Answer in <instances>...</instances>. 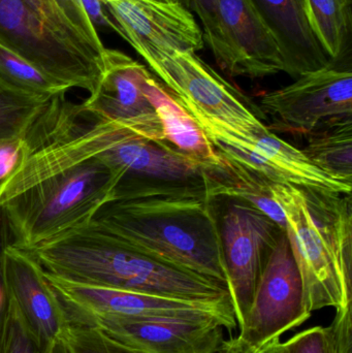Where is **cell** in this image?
<instances>
[{"instance_id": "21", "label": "cell", "mask_w": 352, "mask_h": 353, "mask_svg": "<svg viewBox=\"0 0 352 353\" xmlns=\"http://www.w3.org/2000/svg\"><path fill=\"white\" fill-rule=\"evenodd\" d=\"M314 39L332 62L343 59L351 28V0H300Z\"/></svg>"}, {"instance_id": "26", "label": "cell", "mask_w": 352, "mask_h": 353, "mask_svg": "<svg viewBox=\"0 0 352 353\" xmlns=\"http://www.w3.org/2000/svg\"><path fill=\"white\" fill-rule=\"evenodd\" d=\"M63 341L68 353H134L88 325H70Z\"/></svg>"}, {"instance_id": "12", "label": "cell", "mask_w": 352, "mask_h": 353, "mask_svg": "<svg viewBox=\"0 0 352 353\" xmlns=\"http://www.w3.org/2000/svg\"><path fill=\"white\" fill-rule=\"evenodd\" d=\"M220 228L229 272V292L238 327L247 316L258 278L284 230L269 216L241 199H227Z\"/></svg>"}, {"instance_id": "34", "label": "cell", "mask_w": 352, "mask_h": 353, "mask_svg": "<svg viewBox=\"0 0 352 353\" xmlns=\"http://www.w3.org/2000/svg\"><path fill=\"white\" fill-rule=\"evenodd\" d=\"M260 353H287V352H285L283 342H281V340H278V341L267 346Z\"/></svg>"}, {"instance_id": "9", "label": "cell", "mask_w": 352, "mask_h": 353, "mask_svg": "<svg viewBox=\"0 0 352 353\" xmlns=\"http://www.w3.org/2000/svg\"><path fill=\"white\" fill-rule=\"evenodd\" d=\"M0 43L66 86L94 90L103 62L56 34L24 0H0Z\"/></svg>"}, {"instance_id": "23", "label": "cell", "mask_w": 352, "mask_h": 353, "mask_svg": "<svg viewBox=\"0 0 352 353\" xmlns=\"http://www.w3.org/2000/svg\"><path fill=\"white\" fill-rule=\"evenodd\" d=\"M0 80L14 88L39 97H57L65 94L70 89L35 68L2 43H0Z\"/></svg>"}, {"instance_id": "5", "label": "cell", "mask_w": 352, "mask_h": 353, "mask_svg": "<svg viewBox=\"0 0 352 353\" xmlns=\"http://www.w3.org/2000/svg\"><path fill=\"white\" fill-rule=\"evenodd\" d=\"M95 157L117 179L112 203L190 188L213 189L225 169H211L165 141L149 138L118 122L107 146Z\"/></svg>"}, {"instance_id": "33", "label": "cell", "mask_w": 352, "mask_h": 353, "mask_svg": "<svg viewBox=\"0 0 352 353\" xmlns=\"http://www.w3.org/2000/svg\"><path fill=\"white\" fill-rule=\"evenodd\" d=\"M258 350L250 347L243 340L239 337L231 338V339H225L222 345L219 348L217 353H260Z\"/></svg>"}, {"instance_id": "22", "label": "cell", "mask_w": 352, "mask_h": 353, "mask_svg": "<svg viewBox=\"0 0 352 353\" xmlns=\"http://www.w3.org/2000/svg\"><path fill=\"white\" fill-rule=\"evenodd\" d=\"M51 99L24 92L0 80V141L22 138Z\"/></svg>"}, {"instance_id": "14", "label": "cell", "mask_w": 352, "mask_h": 353, "mask_svg": "<svg viewBox=\"0 0 352 353\" xmlns=\"http://www.w3.org/2000/svg\"><path fill=\"white\" fill-rule=\"evenodd\" d=\"M134 50L196 52L204 48L202 28L181 0H101Z\"/></svg>"}, {"instance_id": "18", "label": "cell", "mask_w": 352, "mask_h": 353, "mask_svg": "<svg viewBox=\"0 0 352 353\" xmlns=\"http://www.w3.org/2000/svg\"><path fill=\"white\" fill-rule=\"evenodd\" d=\"M254 1L282 46L289 76L297 79L332 63L314 39L300 0Z\"/></svg>"}, {"instance_id": "16", "label": "cell", "mask_w": 352, "mask_h": 353, "mask_svg": "<svg viewBox=\"0 0 352 353\" xmlns=\"http://www.w3.org/2000/svg\"><path fill=\"white\" fill-rule=\"evenodd\" d=\"M233 60L231 77L262 79L287 74L282 46L254 0H217Z\"/></svg>"}, {"instance_id": "27", "label": "cell", "mask_w": 352, "mask_h": 353, "mask_svg": "<svg viewBox=\"0 0 352 353\" xmlns=\"http://www.w3.org/2000/svg\"><path fill=\"white\" fill-rule=\"evenodd\" d=\"M0 353H43L31 337L16 305L10 300L0 338Z\"/></svg>"}, {"instance_id": "28", "label": "cell", "mask_w": 352, "mask_h": 353, "mask_svg": "<svg viewBox=\"0 0 352 353\" xmlns=\"http://www.w3.org/2000/svg\"><path fill=\"white\" fill-rule=\"evenodd\" d=\"M76 32L99 54L103 56L107 48L99 39L96 28L87 16L80 0H54Z\"/></svg>"}, {"instance_id": "35", "label": "cell", "mask_w": 352, "mask_h": 353, "mask_svg": "<svg viewBox=\"0 0 352 353\" xmlns=\"http://www.w3.org/2000/svg\"><path fill=\"white\" fill-rule=\"evenodd\" d=\"M48 353H68V352L64 341H58L52 345Z\"/></svg>"}, {"instance_id": "4", "label": "cell", "mask_w": 352, "mask_h": 353, "mask_svg": "<svg viewBox=\"0 0 352 353\" xmlns=\"http://www.w3.org/2000/svg\"><path fill=\"white\" fill-rule=\"evenodd\" d=\"M116 179L105 163L86 159L39 181L1 205L14 245L23 250L92 221L113 201Z\"/></svg>"}, {"instance_id": "20", "label": "cell", "mask_w": 352, "mask_h": 353, "mask_svg": "<svg viewBox=\"0 0 352 353\" xmlns=\"http://www.w3.org/2000/svg\"><path fill=\"white\" fill-rule=\"evenodd\" d=\"M306 138L307 145L301 150L312 165L352 183V114L322 120Z\"/></svg>"}, {"instance_id": "24", "label": "cell", "mask_w": 352, "mask_h": 353, "mask_svg": "<svg viewBox=\"0 0 352 353\" xmlns=\"http://www.w3.org/2000/svg\"><path fill=\"white\" fill-rule=\"evenodd\" d=\"M200 23L204 41L214 56L215 61L225 74L231 77L233 60L221 24L217 0H181Z\"/></svg>"}, {"instance_id": "6", "label": "cell", "mask_w": 352, "mask_h": 353, "mask_svg": "<svg viewBox=\"0 0 352 353\" xmlns=\"http://www.w3.org/2000/svg\"><path fill=\"white\" fill-rule=\"evenodd\" d=\"M70 325H85L94 319L210 321L233 331L238 327L231 298L183 300L141 292L74 283L45 273Z\"/></svg>"}, {"instance_id": "3", "label": "cell", "mask_w": 352, "mask_h": 353, "mask_svg": "<svg viewBox=\"0 0 352 353\" xmlns=\"http://www.w3.org/2000/svg\"><path fill=\"white\" fill-rule=\"evenodd\" d=\"M308 312L352 305L351 193L273 184Z\"/></svg>"}, {"instance_id": "1", "label": "cell", "mask_w": 352, "mask_h": 353, "mask_svg": "<svg viewBox=\"0 0 352 353\" xmlns=\"http://www.w3.org/2000/svg\"><path fill=\"white\" fill-rule=\"evenodd\" d=\"M217 199L209 187L159 193L107 203L91 222L150 256L229 290Z\"/></svg>"}, {"instance_id": "8", "label": "cell", "mask_w": 352, "mask_h": 353, "mask_svg": "<svg viewBox=\"0 0 352 353\" xmlns=\"http://www.w3.org/2000/svg\"><path fill=\"white\" fill-rule=\"evenodd\" d=\"M136 53L178 99L191 103L206 115L248 134L269 130L258 105L200 59L194 52L143 48Z\"/></svg>"}, {"instance_id": "2", "label": "cell", "mask_w": 352, "mask_h": 353, "mask_svg": "<svg viewBox=\"0 0 352 353\" xmlns=\"http://www.w3.org/2000/svg\"><path fill=\"white\" fill-rule=\"evenodd\" d=\"M25 251L45 273L74 283L183 300L231 298L220 282L163 263L92 222Z\"/></svg>"}, {"instance_id": "11", "label": "cell", "mask_w": 352, "mask_h": 353, "mask_svg": "<svg viewBox=\"0 0 352 353\" xmlns=\"http://www.w3.org/2000/svg\"><path fill=\"white\" fill-rule=\"evenodd\" d=\"M260 111L271 118L273 134L307 137L327 118L352 114V72L339 62L295 79V82L262 95Z\"/></svg>"}, {"instance_id": "19", "label": "cell", "mask_w": 352, "mask_h": 353, "mask_svg": "<svg viewBox=\"0 0 352 353\" xmlns=\"http://www.w3.org/2000/svg\"><path fill=\"white\" fill-rule=\"evenodd\" d=\"M144 92L158 116L165 142L211 169L225 168L222 157L215 150L196 120L152 74L145 81Z\"/></svg>"}, {"instance_id": "30", "label": "cell", "mask_w": 352, "mask_h": 353, "mask_svg": "<svg viewBox=\"0 0 352 353\" xmlns=\"http://www.w3.org/2000/svg\"><path fill=\"white\" fill-rule=\"evenodd\" d=\"M287 353H334L326 327L316 325L283 342Z\"/></svg>"}, {"instance_id": "31", "label": "cell", "mask_w": 352, "mask_h": 353, "mask_svg": "<svg viewBox=\"0 0 352 353\" xmlns=\"http://www.w3.org/2000/svg\"><path fill=\"white\" fill-rule=\"evenodd\" d=\"M14 236H12L8 218L3 209L0 208V338L3 331L8 308V298L3 281V254L6 248L10 245H14Z\"/></svg>"}, {"instance_id": "17", "label": "cell", "mask_w": 352, "mask_h": 353, "mask_svg": "<svg viewBox=\"0 0 352 353\" xmlns=\"http://www.w3.org/2000/svg\"><path fill=\"white\" fill-rule=\"evenodd\" d=\"M134 353H217L223 327L210 321L99 319L87 323Z\"/></svg>"}, {"instance_id": "25", "label": "cell", "mask_w": 352, "mask_h": 353, "mask_svg": "<svg viewBox=\"0 0 352 353\" xmlns=\"http://www.w3.org/2000/svg\"><path fill=\"white\" fill-rule=\"evenodd\" d=\"M43 20V22L54 31L56 34L65 39L70 45L92 56L95 59L103 62V56L99 55L72 26L70 21L64 16L54 0H24Z\"/></svg>"}, {"instance_id": "7", "label": "cell", "mask_w": 352, "mask_h": 353, "mask_svg": "<svg viewBox=\"0 0 352 353\" xmlns=\"http://www.w3.org/2000/svg\"><path fill=\"white\" fill-rule=\"evenodd\" d=\"M176 99L196 120L217 153L229 163L274 184L351 193L352 183L320 171L310 163L301 149L296 148L270 130L258 134L239 132L206 115L191 103L178 97Z\"/></svg>"}, {"instance_id": "32", "label": "cell", "mask_w": 352, "mask_h": 353, "mask_svg": "<svg viewBox=\"0 0 352 353\" xmlns=\"http://www.w3.org/2000/svg\"><path fill=\"white\" fill-rule=\"evenodd\" d=\"M80 1L85 12L90 19L91 23L95 28L96 26L107 27V28L115 31L123 39V32H122L121 28L116 22L115 19L110 14L101 0H80Z\"/></svg>"}, {"instance_id": "29", "label": "cell", "mask_w": 352, "mask_h": 353, "mask_svg": "<svg viewBox=\"0 0 352 353\" xmlns=\"http://www.w3.org/2000/svg\"><path fill=\"white\" fill-rule=\"evenodd\" d=\"M27 157L28 146L24 137L0 141V199L6 185L24 165Z\"/></svg>"}, {"instance_id": "13", "label": "cell", "mask_w": 352, "mask_h": 353, "mask_svg": "<svg viewBox=\"0 0 352 353\" xmlns=\"http://www.w3.org/2000/svg\"><path fill=\"white\" fill-rule=\"evenodd\" d=\"M150 74L143 64L126 54L105 49L101 78L82 105L101 119L165 141L158 116L144 92L145 81Z\"/></svg>"}, {"instance_id": "10", "label": "cell", "mask_w": 352, "mask_h": 353, "mask_svg": "<svg viewBox=\"0 0 352 353\" xmlns=\"http://www.w3.org/2000/svg\"><path fill=\"white\" fill-rule=\"evenodd\" d=\"M287 232L279 236L262 268L253 299L238 337L262 352L311 317Z\"/></svg>"}, {"instance_id": "15", "label": "cell", "mask_w": 352, "mask_h": 353, "mask_svg": "<svg viewBox=\"0 0 352 353\" xmlns=\"http://www.w3.org/2000/svg\"><path fill=\"white\" fill-rule=\"evenodd\" d=\"M3 281L12 301L43 353L54 343L63 341L70 323L63 307L52 290L39 263L14 245L3 254Z\"/></svg>"}]
</instances>
